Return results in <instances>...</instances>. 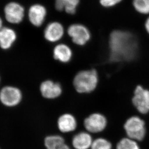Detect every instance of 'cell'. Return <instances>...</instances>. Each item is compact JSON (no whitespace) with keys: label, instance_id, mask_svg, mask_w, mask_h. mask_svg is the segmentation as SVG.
Here are the masks:
<instances>
[{"label":"cell","instance_id":"cell-13","mask_svg":"<svg viewBox=\"0 0 149 149\" xmlns=\"http://www.w3.org/2000/svg\"><path fill=\"white\" fill-rule=\"evenodd\" d=\"M57 126L59 130L64 133L73 132L77 127V122L74 116L70 113H65L58 119Z\"/></svg>","mask_w":149,"mask_h":149},{"label":"cell","instance_id":"cell-8","mask_svg":"<svg viewBox=\"0 0 149 149\" xmlns=\"http://www.w3.org/2000/svg\"><path fill=\"white\" fill-rule=\"evenodd\" d=\"M107 125V120L100 113H93L86 118L84 126L86 130L91 133H98L105 130Z\"/></svg>","mask_w":149,"mask_h":149},{"label":"cell","instance_id":"cell-10","mask_svg":"<svg viewBox=\"0 0 149 149\" xmlns=\"http://www.w3.org/2000/svg\"><path fill=\"white\" fill-rule=\"evenodd\" d=\"M40 94L43 98L53 100L59 97L63 93L62 86L57 82L47 79L42 82L39 86Z\"/></svg>","mask_w":149,"mask_h":149},{"label":"cell","instance_id":"cell-6","mask_svg":"<svg viewBox=\"0 0 149 149\" xmlns=\"http://www.w3.org/2000/svg\"><path fill=\"white\" fill-rule=\"evenodd\" d=\"M68 33L72 42L79 46L85 45L91 37L89 29L81 24L71 25L68 28Z\"/></svg>","mask_w":149,"mask_h":149},{"label":"cell","instance_id":"cell-22","mask_svg":"<svg viewBox=\"0 0 149 149\" xmlns=\"http://www.w3.org/2000/svg\"><path fill=\"white\" fill-rule=\"evenodd\" d=\"M145 28L147 32L149 34V17L145 22Z\"/></svg>","mask_w":149,"mask_h":149},{"label":"cell","instance_id":"cell-1","mask_svg":"<svg viewBox=\"0 0 149 149\" xmlns=\"http://www.w3.org/2000/svg\"><path fill=\"white\" fill-rule=\"evenodd\" d=\"M109 59L112 62L129 61L138 52L136 38L130 32L114 30L109 36Z\"/></svg>","mask_w":149,"mask_h":149},{"label":"cell","instance_id":"cell-15","mask_svg":"<svg viewBox=\"0 0 149 149\" xmlns=\"http://www.w3.org/2000/svg\"><path fill=\"white\" fill-rule=\"evenodd\" d=\"M93 142V138L89 132H81L74 135L72 143L75 149H89Z\"/></svg>","mask_w":149,"mask_h":149},{"label":"cell","instance_id":"cell-11","mask_svg":"<svg viewBox=\"0 0 149 149\" xmlns=\"http://www.w3.org/2000/svg\"><path fill=\"white\" fill-rule=\"evenodd\" d=\"M65 30L63 25L59 22H52L46 26L44 30L45 39L49 43L59 41L63 38Z\"/></svg>","mask_w":149,"mask_h":149},{"label":"cell","instance_id":"cell-20","mask_svg":"<svg viewBox=\"0 0 149 149\" xmlns=\"http://www.w3.org/2000/svg\"><path fill=\"white\" fill-rule=\"evenodd\" d=\"M111 142L104 138H98L93 141L91 149H112Z\"/></svg>","mask_w":149,"mask_h":149},{"label":"cell","instance_id":"cell-19","mask_svg":"<svg viewBox=\"0 0 149 149\" xmlns=\"http://www.w3.org/2000/svg\"><path fill=\"white\" fill-rule=\"evenodd\" d=\"M134 7L142 14H149V0H133Z\"/></svg>","mask_w":149,"mask_h":149},{"label":"cell","instance_id":"cell-17","mask_svg":"<svg viewBox=\"0 0 149 149\" xmlns=\"http://www.w3.org/2000/svg\"><path fill=\"white\" fill-rule=\"evenodd\" d=\"M79 0H55V7L59 11L65 10L68 14H74Z\"/></svg>","mask_w":149,"mask_h":149},{"label":"cell","instance_id":"cell-23","mask_svg":"<svg viewBox=\"0 0 149 149\" xmlns=\"http://www.w3.org/2000/svg\"><path fill=\"white\" fill-rule=\"evenodd\" d=\"M3 19L1 18V17L0 16V30L3 27Z\"/></svg>","mask_w":149,"mask_h":149},{"label":"cell","instance_id":"cell-9","mask_svg":"<svg viewBox=\"0 0 149 149\" xmlns=\"http://www.w3.org/2000/svg\"><path fill=\"white\" fill-rule=\"evenodd\" d=\"M47 15V10L44 6L39 3L32 4L27 12L29 22L35 27H40L43 25Z\"/></svg>","mask_w":149,"mask_h":149},{"label":"cell","instance_id":"cell-21","mask_svg":"<svg viewBox=\"0 0 149 149\" xmlns=\"http://www.w3.org/2000/svg\"><path fill=\"white\" fill-rule=\"evenodd\" d=\"M122 0H100V4L105 7H112L122 1Z\"/></svg>","mask_w":149,"mask_h":149},{"label":"cell","instance_id":"cell-7","mask_svg":"<svg viewBox=\"0 0 149 149\" xmlns=\"http://www.w3.org/2000/svg\"><path fill=\"white\" fill-rule=\"evenodd\" d=\"M132 102L139 113L145 114L149 112V90L141 85L135 88Z\"/></svg>","mask_w":149,"mask_h":149},{"label":"cell","instance_id":"cell-4","mask_svg":"<svg viewBox=\"0 0 149 149\" xmlns=\"http://www.w3.org/2000/svg\"><path fill=\"white\" fill-rule=\"evenodd\" d=\"M124 129L128 138L135 141H142L145 137V122L138 116H132L128 118L124 125Z\"/></svg>","mask_w":149,"mask_h":149},{"label":"cell","instance_id":"cell-18","mask_svg":"<svg viewBox=\"0 0 149 149\" xmlns=\"http://www.w3.org/2000/svg\"><path fill=\"white\" fill-rule=\"evenodd\" d=\"M116 149H140V148L136 141L127 137L119 141Z\"/></svg>","mask_w":149,"mask_h":149},{"label":"cell","instance_id":"cell-5","mask_svg":"<svg viewBox=\"0 0 149 149\" xmlns=\"http://www.w3.org/2000/svg\"><path fill=\"white\" fill-rule=\"evenodd\" d=\"M3 14L8 23L19 25L24 20L25 9L23 5L17 1H9L3 7Z\"/></svg>","mask_w":149,"mask_h":149},{"label":"cell","instance_id":"cell-3","mask_svg":"<svg viewBox=\"0 0 149 149\" xmlns=\"http://www.w3.org/2000/svg\"><path fill=\"white\" fill-rule=\"evenodd\" d=\"M23 94L17 86L7 85L0 89V103L7 108H14L22 103Z\"/></svg>","mask_w":149,"mask_h":149},{"label":"cell","instance_id":"cell-14","mask_svg":"<svg viewBox=\"0 0 149 149\" xmlns=\"http://www.w3.org/2000/svg\"><path fill=\"white\" fill-rule=\"evenodd\" d=\"M52 54L53 58L62 63H68L70 62L73 56L70 47L63 43L56 45L53 48Z\"/></svg>","mask_w":149,"mask_h":149},{"label":"cell","instance_id":"cell-24","mask_svg":"<svg viewBox=\"0 0 149 149\" xmlns=\"http://www.w3.org/2000/svg\"><path fill=\"white\" fill-rule=\"evenodd\" d=\"M1 76H0V84H1Z\"/></svg>","mask_w":149,"mask_h":149},{"label":"cell","instance_id":"cell-2","mask_svg":"<svg viewBox=\"0 0 149 149\" xmlns=\"http://www.w3.org/2000/svg\"><path fill=\"white\" fill-rule=\"evenodd\" d=\"M99 82L97 71L95 69L80 71L74 77L73 83L79 93H89L96 89Z\"/></svg>","mask_w":149,"mask_h":149},{"label":"cell","instance_id":"cell-12","mask_svg":"<svg viewBox=\"0 0 149 149\" xmlns=\"http://www.w3.org/2000/svg\"><path fill=\"white\" fill-rule=\"evenodd\" d=\"M17 39V34L12 28L3 26L0 30V49L7 51L13 47Z\"/></svg>","mask_w":149,"mask_h":149},{"label":"cell","instance_id":"cell-16","mask_svg":"<svg viewBox=\"0 0 149 149\" xmlns=\"http://www.w3.org/2000/svg\"><path fill=\"white\" fill-rule=\"evenodd\" d=\"M44 142L47 149H70L65 143L64 139L59 135L47 136Z\"/></svg>","mask_w":149,"mask_h":149}]
</instances>
